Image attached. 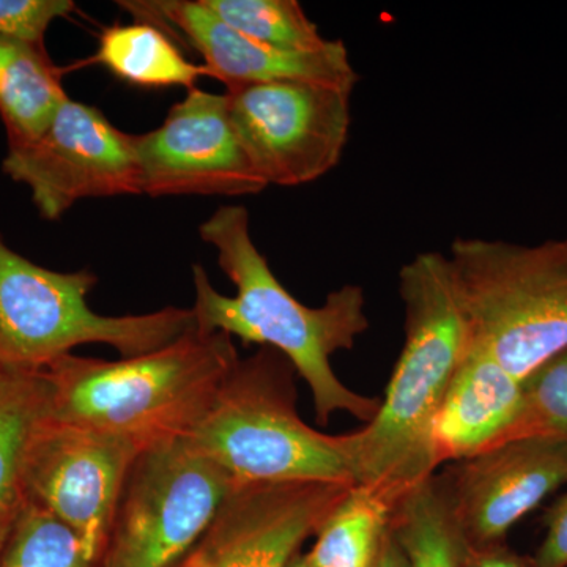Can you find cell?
<instances>
[{"label": "cell", "instance_id": "obj_1", "mask_svg": "<svg viewBox=\"0 0 567 567\" xmlns=\"http://www.w3.org/2000/svg\"><path fill=\"white\" fill-rule=\"evenodd\" d=\"M199 235L218 251L219 267L237 293H219L205 268L194 265L196 301L192 309L196 327L237 336L245 344L278 350L308 383L319 424L330 423L338 412L371 423L380 401L347 388L331 365V357L352 350L369 328L363 289L347 284L328 295L319 308L298 301L254 244L244 205L218 208L200 224Z\"/></svg>", "mask_w": 567, "mask_h": 567}, {"label": "cell", "instance_id": "obj_2", "mask_svg": "<svg viewBox=\"0 0 567 567\" xmlns=\"http://www.w3.org/2000/svg\"><path fill=\"white\" fill-rule=\"evenodd\" d=\"M405 342L371 423L346 434L357 484L393 502L434 475V427L473 333L450 259L417 254L399 274Z\"/></svg>", "mask_w": 567, "mask_h": 567}, {"label": "cell", "instance_id": "obj_3", "mask_svg": "<svg viewBox=\"0 0 567 567\" xmlns=\"http://www.w3.org/2000/svg\"><path fill=\"white\" fill-rule=\"evenodd\" d=\"M233 336L194 327L153 352L117 361L66 354L43 371L50 416L147 450L185 439L238 363Z\"/></svg>", "mask_w": 567, "mask_h": 567}, {"label": "cell", "instance_id": "obj_4", "mask_svg": "<svg viewBox=\"0 0 567 567\" xmlns=\"http://www.w3.org/2000/svg\"><path fill=\"white\" fill-rule=\"evenodd\" d=\"M295 369L260 347L238 360L189 442L238 484H357L344 435H328L297 412Z\"/></svg>", "mask_w": 567, "mask_h": 567}, {"label": "cell", "instance_id": "obj_5", "mask_svg": "<svg viewBox=\"0 0 567 567\" xmlns=\"http://www.w3.org/2000/svg\"><path fill=\"white\" fill-rule=\"evenodd\" d=\"M447 259L473 339L509 374L524 382L567 350V238H457Z\"/></svg>", "mask_w": 567, "mask_h": 567}, {"label": "cell", "instance_id": "obj_6", "mask_svg": "<svg viewBox=\"0 0 567 567\" xmlns=\"http://www.w3.org/2000/svg\"><path fill=\"white\" fill-rule=\"evenodd\" d=\"M99 278L50 270L10 248L0 234V371L43 372L84 344L114 347L122 358L153 352L196 327L193 309L102 316L89 306Z\"/></svg>", "mask_w": 567, "mask_h": 567}, {"label": "cell", "instance_id": "obj_7", "mask_svg": "<svg viewBox=\"0 0 567 567\" xmlns=\"http://www.w3.org/2000/svg\"><path fill=\"white\" fill-rule=\"evenodd\" d=\"M237 486L188 436L147 447L130 470L100 567L177 566Z\"/></svg>", "mask_w": 567, "mask_h": 567}, {"label": "cell", "instance_id": "obj_8", "mask_svg": "<svg viewBox=\"0 0 567 567\" xmlns=\"http://www.w3.org/2000/svg\"><path fill=\"white\" fill-rule=\"evenodd\" d=\"M224 93L235 136L267 185H308L341 162L352 123V91L278 81Z\"/></svg>", "mask_w": 567, "mask_h": 567}, {"label": "cell", "instance_id": "obj_9", "mask_svg": "<svg viewBox=\"0 0 567 567\" xmlns=\"http://www.w3.org/2000/svg\"><path fill=\"white\" fill-rule=\"evenodd\" d=\"M142 451L132 440L62 423L48 413L29 440L25 494L73 529L100 566L130 470Z\"/></svg>", "mask_w": 567, "mask_h": 567}, {"label": "cell", "instance_id": "obj_10", "mask_svg": "<svg viewBox=\"0 0 567 567\" xmlns=\"http://www.w3.org/2000/svg\"><path fill=\"white\" fill-rule=\"evenodd\" d=\"M2 171L31 189L32 203L48 221L62 218L80 200L142 194L133 134L71 99L37 140L9 147Z\"/></svg>", "mask_w": 567, "mask_h": 567}, {"label": "cell", "instance_id": "obj_11", "mask_svg": "<svg viewBox=\"0 0 567 567\" xmlns=\"http://www.w3.org/2000/svg\"><path fill=\"white\" fill-rule=\"evenodd\" d=\"M133 145L141 193L152 197L254 196L268 186L235 136L226 93L193 89Z\"/></svg>", "mask_w": 567, "mask_h": 567}, {"label": "cell", "instance_id": "obj_12", "mask_svg": "<svg viewBox=\"0 0 567 567\" xmlns=\"http://www.w3.org/2000/svg\"><path fill=\"white\" fill-rule=\"evenodd\" d=\"M353 486L303 481L237 486L175 567H289Z\"/></svg>", "mask_w": 567, "mask_h": 567}, {"label": "cell", "instance_id": "obj_13", "mask_svg": "<svg viewBox=\"0 0 567 567\" xmlns=\"http://www.w3.org/2000/svg\"><path fill=\"white\" fill-rule=\"evenodd\" d=\"M436 480L470 547L506 543L520 518L567 483V442L509 440L453 462Z\"/></svg>", "mask_w": 567, "mask_h": 567}, {"label": "cell", "instance_id": "obj_14", "mask_svg": "<svg viewBox=\"0 0 567 567\" xmlns=\"http://www.w3.org/2000/svg\"><path fill=\"white\" fill-rule=\"evenodd\" d=\"M117 6L136 21L152 22L186 41L226 89L309 81L353 92L360 80L341 40H330L317 51L276 50L234 31L200 0H121Z\"/></svg>", "mask_w": 567, "mask_h": 567}, {"label": "cell", "instance_id": "obj_15", "mask_svg": "<svg viewBox=\"0 0 567 567\" xmlns=\"http://www.w3.org/2000/svg\"><path fill=\"white\" fill-rule=\"evenodd\" d=\"M524 382L472 338L434 427L436 466L499 445L520 415Z\"/></svg>", "mask_w": 567, "mask_h": 567}, {"label": "cell", "instance_id": "obj_16", "mask_svg": "<svg viewBox=\"0 0 567 567\" xmlns=\"http://www.w3.org/2000/svg\"><path fill=\"white\" fill-rule=\"evenodd\" d=\"M62 74L47 47L0 35V117L9 147L37 140L50 126L70 99Z\"/></svg>", "mask_w": 567, "mask_h": 567}, {"label": "cell", "instance_id": "obj_17", "mask_svg": "<svg viewBox=\"0 0 567 567\" xmlns=\"http://www.w3.org/2000/svg\"><path fill=\"white\" fill-rule=\"evenodd\" d=\"M50 399L43 372L0 371V547L28 505L25 453Z\"/></svg>", "mask_w": 567, "mask_h": 567}, {"label": "cell", "instance_id": "obj_18", "mask_svg": "<svg viewBox=\"0 0 567 567\" xmlns=\"http://www.w3.org/2000/svg\"><path fill=\"white\" fill-rule=\"evenodd\" d=\"M91 62L102 63L118 80L145 89L193 91L199 78H212L204 63L197 65L183 55L169 33L145 21L104 29Z\"/></svg>", "mask_w": 567, "mask_h": 567}, {"label": "cell", "instance_id": "obj_19", "mask_svg": "<svg viewBox=\"0 0 567 567\" xmlns=\"http://www.w3.org/2000/svg\"><path fill=\"white\" fill-rule=\"evenodd\" d=\"M395 505L379 488L354 484L317 529L306 558L315 567H375Z\"/></svg>", "mask_w": 567, "mask_h": 567}, {"label": "cell", "instance_id": "obj_20", "mask_svg": "<svg viewBox=\"0 0 567 567\" xmlns=\"http://www.w3.org/2000/svg\"><path fill=\"white\" fill-rule=\"evenodd\" d=\"M391 535L409 567H464L466 546L435 475L406 492L394 507Z\"/></svg>", "mask_w": 567, "mask_h": 567}, {"label": "cell", "instance_id": "obj_21", "mask_svg": "<svg viewBox=\"0 0 567 567\" xmlns=\"http://www.w3.org/2000/svg\"><path fill=\"white\" fill-rule=\"evenodd\" d=\"M224 24L248 39L284 51L327 47L319 28L297 0H200Z\"/></svg>", "mask_w": 567, "mask_h": 567}, {"label": "cell", "instance_id": "obj_22", "mask_svg": "<svg viewBox=\"0 0 567 567\" xmlns=\"http://www.w3.org/2000/svg\"><path fill=\"white\" fill-rule=\"evenodd\" d=\"M0 567L100 566L73 529L29 499L0 547Z\"/></svg>", "mask_w": 567, "mask_h": 567}, {"label": "cell", "instance_id": "obj_23", "mask_svg": "<svg viewBox=\"0 0 567 567\" xmlns=\"http://www.w3.org/2000/svg\"><path fill=\"white\" fill-rule=\"evenodd\" d=\"M525 436L567 442V350L524 380L520 415L505 442Z\"/></svg>", "mask_w": 567, "mask_h": 567}, {"label": "cell", "instance_id": "obj_24", "mask_svg": "<svg viewBox=\"0 0 567 567\" xmlns=\"http://www.w3.org/2000/svg\"><path fill=\"white\" fill-rule=\"evenodd\" d=\"M73 10L71 0H0V35L44 47L52 22Z\"/></svg>", "mask_w": 567, "mask_h": 567}, {"label": "cell", "instance_id": "obj_25", "mask_svg": "<svg viewBox=\"0 0 567 567\" xmlns=\"http://www.w3.org/2000/svg\"><path fill=\"white\" fill-rule=\"evenodd\" d=\"M546 536L537 548V567H567V492L548 507L544 516Z\"/></svg>", "mask_w": 567, "mask_h": 567}, {"label": "cell", "instance_id": "obj_26", "mask_svg": "<svg viewBox=\"0 0 567 567\" xmlns=\"http://www.w3.org/2000/svg\"><path fill=\"white\" fill-rule=\"evenodd\" d=\"M464 567H537L528 555L517 554L506 543L486 547L466 546Z\"/></svg>", "mask_w": 567, "mask_h": 567}, {"label": "cell", "instance_id": "obj_27", "mask_svg": "<svg viewBox=\"0 0 567 567\" xmlns=\"http://www.w3.org/2000/svg\"><path fill=\"white\" fill-rule=\"evenodd\" d=\"M375 567H409L404 551L398 546L393 535L388 533L385 543H383L382 554H380L379 563Z\"/></svg>", "mask_w": 567, "mask_h": 567}, {"label": "cell", "instance_id": "obj_28", "mask_svg": "<svg viewBox=\"0 0 567 567\" xmlns=\"http://www.w3.org/2000/svg\"><path fill=\"white\" fill-rule=\"evenodd\" d=\"M289 567H315L309 563V559L306 558V555L298 554L297 557L292 559V563H290Z\"/></svg>", "mask_w": 567, "mask_h": 567}]
</instances>
